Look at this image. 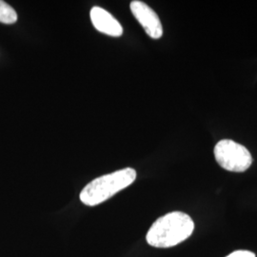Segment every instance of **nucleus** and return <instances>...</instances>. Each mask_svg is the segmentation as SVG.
Segmentation results:
<instances>
[{"instance_id": "f257e3e1", "label": "nucleus", "mask_w": 257, "mask_h": 257, "mask_svg": "<svg viewBox=\"0 0 257 257\" xmlns=\"http://www.w3.org/2000/svg\"><path fill=\"white\" fill-rule=\"evenodd\" d=\"M194 230L193 219L181 211L161 216L148 230V244L156 248H171L189 238Z\"/></svg>"}, {"instance_id": "f03ea898", "label": "nucleus", "mask_w": 257, "mask_h": 257, "mask_svg": "<svg viewBox=\"0 0 257 257\" xmlns=\"http://www.w3.org/2000/svg\"><path fill=\"white\" fill-rule=\"evenodd\" d=\"M136 178L137 172L132 168H125L109 175H102L84 187L79 198L87 206L99 205L132 185Z\"/></svg>"}, {"instance_id": "7ed1b4c3", "label": "nucleus", "mask_w": 257, "mask_h": 257, "mask_svg": "<svg viewBox=\"0 0 257 257\" xmlns=\"http://www.w3.org/2000/svg\"><path fill=\"white\" fill-rule=\"evenodd\" d=\"M214 156L219 166L229 172L243 173L252 163L248 149L230 139H223L215 145Z\"/></svg>"}, {"instance_id": "20e7f679", "label": "nucleus", "mask_w": 257, "mask_h": 257, "mask_svg": "<svg viewBox=\"0 0 257 257\" xmlns=\"http://www.w3.org/2000/svg\"><path fill=\"white\" fill-rule=\"evenodd\" d=\"M132 14L140 25L145 30L146 34L154 39H159L163 36V27L157 14L146 3L134 0L130 4Z\"/></svg>"}, {"instance_id": "39448f33", "label": "nucleus", "mask_w": 257, "mask_h": 257, "mask_svg": "<svg viewBox=\"0 0 257 257\" xmlns=\"http://www.w3.org/2000/svg\"><path fill=\"white\" fill-rule=\"evenodd\" d=\"M91 21L93 27L98 32L110 37H118L123 34V28L118 20L109 12L101 7L94 6L90 13Z\"/></svg>"}, {"instance_id": "423d86ee", "label": "nucleus", "mask_w": 257, "mask_h": 257, "mask_svg": "<svg viewBox=\"0 0 257 257\" xmlns=\"http://www.w3.org/2000/svg\"><path fill=\"white\" fill-rule=\"evenodd\" d=\"M18 21V14L6 2L0 0V22L4 24H14Z\"/></svg>"}, {"instance_id": "0eeeda50", "label": "nucleus", "mask_w": 257, "mask_h": 257, "mask_svg": "<svg viewBox=\"0 0 257 257\" xmlns=\"http://www.w3.org/2000/svg\"><path fill=\"white\" fill-rule=\"evenodd\" d=\"M226 257H255V254L248 250H236Z\"/></svg>"}]
</instances>
